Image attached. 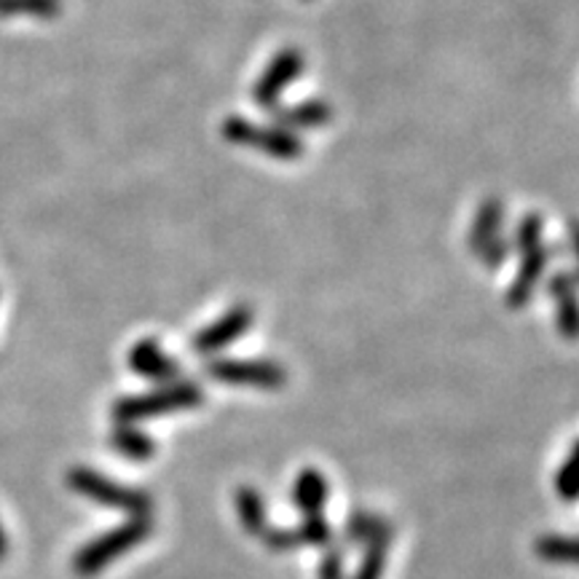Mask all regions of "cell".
Returning a JSON list of instances; mask_svg holds the SVG:
<instances>
[{"label": "cell", "instance_id": "23", "mask_svg": "<svg viewBox=\"0 0 579 579\" xmlns=\"http://www.w3.org/2000/svg\"><path fill=\"white\" fill-rule=\"evenodd\" d=\"M317 579H347V564H343L341 550H324L317 566Z\"/></svg>", "mask_w": 579, "mask_h": 579}, {"label": "cell", "instance_id": "26", "mask_svg": "<svg viewBox=\"0 0 579 579\" xmlns=\"http://www.w3.org/2000/svg\"><path fill=\"white\" fill-rule=\"evenodd\" d=\"M569 459H575L579 464V441L571 445V454H569Z\"/></svg>", "mask_w": 579, "mask_h": 579}, {"label": "cell", "instance_id": "4", "mask_svg": "<svg viewBox=\"0 0 579 579\" xmlns=\"http://www.w3.org/2000/svg\"><path fill=\"white\" fill-rule=\"evenodd\" d=\"M223 137L234 145L258 151V154L279 158V162H296L303 156V139L282 126H263L252 121L231 116L223 121Z\"/></svg>", "mask_w": 579, "mask_h": 579}, {"label": "cell", "instance_id": "8", "mask_svg": "<svg viewBox=\"0 0 579 579\" xmlns=\"http://www.w3.org/2000/svg\"><path fill=\"white\" fill-rule=\"evenodd\" d=\"M252 320H256L252 309L245 307V303H239V307L228 309L226 314H220L215 322H209L207 328H201L199 333L194 335V341H190V349H194L196 354H201V358L223 352L228 343L241 339V335L252 328Z\"/></svg>", "mask_w": 579, "mask_h": 579}, {"label": "cell", "instance_id": "12", "mask_svg": "<svg viewBox=\"0 0 579 579\" xmlns=\"http://www.w3.org/2000/svg\"><path fill=\"white\" fill-rule=\"evenodd\" d=\"M269 113L282 130H320L333 121V107L324 100H307L301 105H273Z\"/></svg>", "mask_w": 579, "mask_h": 579}, {"label": "cell", "instance_id": "13", "mask_svg": "<svg viewBox=\"0 0 579 579\" xmlns=\"http://www.w3.org/2000/svg\"><path fill=\"white\" fill-rule=\"evenodd\" d=\"M290 496L296 510L303 513V518H307V515H322L324 505H328L330 499L328 477L314 467L301 469V473L296 475V480H292Z\"/></svg>", "mask_w": 579, "mask_h": 579}, {"label": "cell", "instance_id": "6", "mask_svg": "<svg viewBox=\"0 0 579 579\" xmlns=\"http://www.w3.org/2000/svg\"><path fill=\"white\" fill-rule=\"evenodd\" d=\"M502 226H505V205L499 199L483 201L469 226L467 245L486 269H499L510 256V241L502 234Z\"/></svg>", "mask_w": 579, "mask_h": 579}, {"label": "cell", "instance_id": "17", "mask_svg": "<svg viewBox=\"0 0 579 579\" xmlns=\"http://www.w3.org/2000/svg\"><path fill=\"white\" fill-rule=\"evenodd\" d=\"M347 534H349V539H352V542L371 545V542H375V539L392 534V526L386 524L384 518H379L375 513H354L352 518H349Z\"/></svg>", "mask_w": 579, "mask_h": 579}, {"label": "cell", "instance_id": "2", "mask_svg": "<svg viewBox=\"0 0 579 579\" xmlns=\"http://www.w3.org/2000/svg\"><path fill=\"white\" fill-rule=\"evenodd\" d=\"M201 403H205V392H201L199 384H194V381H175V384L162 386V390L116 400V405H113V422L137 424L145 422V418L194 411Z\"/></svg>", "mask_w": 579, "mask_h": 579}, {"label": "cell", "instance_id": "9", "mask_svg": "<svg viewBox=\"0 0 579 579\" xmlns=\"http://www.w3.org/2000/svg\"><path fill=\"white\" fill-rule=\"evenodd\" d=\"M556 303V328L566 341H579V279L575 271H558L547 282Z\"/></svg>", "mask_w": 579, "mask_h": 579}, {"label": "cell", "instance_id": "10", "mask_svg": "<svg viewBox=\"0 0 579 579\" xmlns=\"http://www.w3.org/2000/svg\"><path fill=\"white\" fill-rule=\"evenodd\" d=\"M552 252L556 250L547 245H539L534 247V250L524 252V258H520V269L515 273L510 288H507V307L524 309L526 303L531 301L534 290H537V285L542 282L547 266H550Z\"/></svg>", "mask_w": 579, "mask_h": 579}, {"label": "cell", "instance_id": "25", "mask_svg": "<svg viewBox=\"0 0 579 579\" xmlns=\"http://www.w3.org/2000/svg\"><path fill=\"white\" fill-rule=\"evenodd\" d=\"M6 552H9V537H6L3 524H0V561H3V558H6Z\"/></svg>", "mask_w": 579, "mask_h": 579}, {"label": "cell", "instance_id": "19", "mask_svg": "<svg viewBox=\"0 0 579 579\" xmlns=\"http://www.w3.org/2000/svg\"><path fill=\"white\" fill-rule=\"evenodd\" d=\"M542 237H545V220H542V215L528 213L526 218L520 220L518 226H515V234H513V239H510V250L520 252V256H524V252L534 250V247L545 245Z\"/></svg>", "mask_w": 579, "mask_h": 579}, {"label": "cell", "instance_id": "11", "mask_svg": "<svg viewBox=\"0 0 579 579\" xmlns=\"http://www.w3.org/2000/svg\"><path fill=\"white\" fill-rule=\"evenodd\" d=\"M126 362L137 375L148 381H172L180 375V362L169 358L156 339H143L126 354Z\"/></svg>", "mask_w": 579, "mask_h": 579}, {"label": "cell", "instance_id": "14", "mask_svg": "<svg viewBox=\"0 0 579 579\" xmlns=\"http://www.w3.org/2000/svg\"><path fill=\"white\" fill-rule=\"evenodd\" d=\"M234 507H237L239 524L250 537H263L269 528V513H266V502L252 486H239L234 492Z\"/></svg>", "mask_w": 579, "mask_h": 579}, {"label": "cell", "instance_id": "5", "mask_svg": "<svg viewBox=\"0 0 579 579\" xmlns=\"http://www.w3.org/2000/svg\"><path fill=\"white\" fill-rule=\"evenodd\" d=\"M209 379L228 386H250V390L277 392L288 384L290 373L282 362L273 360H231L220 358L207 365Z\"/></svg>", "mask_w": 579, "mask_h": 579}, {"label": "cell", "instance_id": "18", "mask_svg": "<svg viewBox=\"0 0 579 579\" xmlns=\"http://www.w3.org/2000/svg\"><path fill=\"white\" fill-rule=\"evenodd\" d=\"M390 547H392V534H386V537L365 545V556H362V561L352 579H381L384 577L386 561H390Z\"/></svg>", "mask_w": 579, "mask_h": 579}, {"label": "cell", "instance_id": "3", "mask_svg": "<svg viewBox=\"0 0 579 579\" xmlns=\"http://www.w3.org/2000/svg\"><path fill=\"white\" fill-rule=\"evenodd\" d=\"M68 486L73 488V494L84 496L89 502L111 507V510L126 513L130 518H151L154 513V499L151 494H145L143 488L124 486V483L113 480L103 473L92 467H73L68 473Z\"/></svg>", "mask_w": 579, "mask_h": 579}, {"label": "cell", "instance_id": "7", "mask_svg": "<svg viewBox=\"0 0 579 579\" xmlns=\"http://www.w3.org/2000/svg\"><path fill=\"white\" fill-rule=\"evenodd\" d=\"M303 70H307V56L298 52V49H282L279 54H273L269 68L260 73L256 86H252V100L260 107H266V111L279 105V97L285 94V89L296 79H301Z\"/></svg>", "mask_w": 579, "mask_h": 579}, {"label": "cell", "instance_id": "22", "mask_svg": "<svg viewBox=\"0 0 579 579\" xmlns=\"http://www.w3.org/2000/svg\"><path fill=\"white\" fill-rule=\"evenodd\" d=\"M556 492L564 502H577L579 499V464L575 459H566L556 473Z\"/></svg>", "mask_w": 579, "mask_h": 579}, {"label": "cell", "instance_id": "16", "mask_svg": "<svg viewBox=\"0 0 579 579\" xmlns=\"http://www.w3.org/2000/svg\"><path fill=\"white\" fill-rule=\"evenodd\" d=\"M534 552L547 564L579 566V537H564V534H545L534 542Z\"/></svg>", "mask_w": 579, "mask_h": 579}, {"label": "cell", "instance_id": "1", "mask_svg": "<svg viewBox=\"0 0 579 579\" xmlns=\"http://www.w3.org/2000/svg\"><path fill=\"white\" fill-rule=\"evenodd\" d=\"M154 534V518H130L124 524L107 528L100 537L89 539L73 556V571L79 577H94L116 564L121 556L135 550Z\"/></svg>", "mask_w": 579, "mask_h": 579}, {"label": "cell", "instance_id": "20", "mask_svg": "<svg viewBox=\"0 0 579 579\" xmlns=\"http://www.w3.org/2000/svg\"><path fill=\"white\" fill-rule=\"evenodd\" d=\"M296 534L301 547H328L333 542V526L328 524L324 515H307V518L296 526Z\"/></svg>", "mask_w": 579, "mask_h": 579}, {"label": "cell", "instance_id": "24", "mask_svg": "<svg viewBox=\"0 0 579 579\" xmlns=\"http://www.w3.org/2000/svg\"><path fill=\"white\" fill-rule=\"evenodd\" d=\"M569 247L575 256V277L579 279V220L569 223Z\"/></svg>", "mask_w": 579, "mask_h": 579}, {"label": "cell", "instance_id": "15", "mask_svg": "<svg viewBox=\"0 0 579 579\" xmlns=\"http://www.w3.org/2000/svg\"><path fill=\"white\" fill-rule=\"evenodd\" d=\"M111 445L118 456L130 462H148L156 454V441L137 430L135 424H116L111 435Z\"/></svg>", "mask_w": 579, "mask_h": 579}, {"label": "cell", "instance_id": "21", "mask_svg": "<svg viewBox=\"0 0 579 579\" xmlns=\"http://www.w3.org/2000/svg\"><path fill=\"white\" fill-rule=\"evenodd\" d=\"M62 3L60 0H0V17H14V14H33L52 19L60 14Z\"/></svg>", "mask_w": 579, "mask_h": 579}]
</instances>
